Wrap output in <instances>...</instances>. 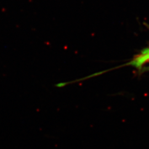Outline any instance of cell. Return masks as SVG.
Returning <instances> with one entry per match:
<instances>
[{
	"label": "cell",
	"mask_w": 149,
	"mask_h": 149,
	"mask_svg": "<svg viewBox=\"0 0 149 149\" xmlns=\"http://www.w3.org/2000/svg\"><path fill=\"white\" fill-rule=\"evenodd\" d=\"M149 63V48L145 49L137 56L134 57L132 61L126 65H132L141 70L145 64Z\"/></svg>",
	"instance_id": "obj_1"
}]
</instances>
